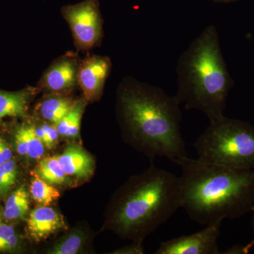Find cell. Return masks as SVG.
<instances>
[{
  "instance_id": "484cf974",
  "label": "cell",
  "mask_w": 254,
  "mask_h": 254,
  "mask_svg": "<svg viewBox=\"0 0 254 254\" xmlns=\"http://www.w3.org/2000/svg\"><path fill=\"white\" fill-rule=\"evenodd\" d=\"M213 1L217 3H224V4H227V3L234 2V1H239V0H213Z\"/></svg>"
},
{
  "instance_id": "603a6c76",
  "label": "cell",
  "mask_w": 254,
  "mask_h": 254,
  "mask_svg": "<svg viewBox=\"0 0 254 254\" xmlns=\"http://www.w3.org/2000/svg\"><path fill=\"white\" fill-rule=\"evenodd\" d=\"M16 182V179L9 176L5 171L3 164L0 165V197L6 195Z\"/></svg>"
},
{
  "instance_id": "9a60e30c",
  "label": "cell",
  "mask_w": 254,
  "mask_h": 254,
  "mask_svg": "<svg viewBox=\"0 0 254 254\" xmlns=\"http://www.w3.org/2000/svg\"><path fill=\"white\" fill-rule=\"evenodd\" d=\"M85 107L86 102L83 100L76 102L70 111L55 125L60 136L72 139L79 136L81 119Z\"/></svg>"
},
{
  "instance_id": "5b68a950",
  "label": "cell",
  "mask_w": 254,
  "mask_h": 254,
  "mask_svg": "<svg viewBox=\"0 0 254 254\" xmlns=\"http://www.w3.org/2000/svg\"><path fill=\"white\" fill-rule=\"evenodd\" d=\"M193 146L203 161L254 170V126L247 122L224 115L210 122Z\"/></svg>"
},
{
  "instance_id": "8992f818",
  "label": "cell",
  "mask_w": 254,
  "mask_h": 254,
  "mask_svg": "<svg viewBox=\"0 0 254 254\" xmlns=\"http://www.w3.org/2000/svg\"><path fill=\"white\" fill-rule=\"evenodd\" d=\"M62 14L69 25L78 48L89 49L99 42L103 33L99 0H83L66 5L62 9Z\"/></svg>"
},
{
  "instance_id": "44dd1931",
  "label": "cell",
  "mask_w": 254,
  "mask_h": 254,
  "mask_svg": "<svg viewBox=\"0 0 254 254\" xmlns=\"http://www.w3.org/2000/svg\"><path fill=\"white\" fill-rule=\"evenodd\" d=\"M15 144L18 154L25 156L28 155L27 128L26 126L20 127L15 134Z\"/></svg>"
},
{
  "instance_id": "f1b7e54d",
  "label": "cell",
  "mask_w": 254,
  "mask_h": 254,
  "mask_svg": "<svg viewBox=\"0 0 254 254\" xmlns=\"http://www.w3.org/2000/svg\"><path fill=\"white\" fill-rule=\"evenodd\" d=\"M0 121H1V119H0Z\"/></svg>"
},
{
  "instance_id": "ba28073f",
  "label": "cell",
  "mask_w": 254,
  "mask_h": 254,
  "mask_svg": "<svg viewBox=\"0 0 254 254\" xmlns=\"http://www.w3.org/2000/svg\"><path fill=\"white\" fill-rule=\"evenodd\" d=\"M110 68V60L104 57H90L82 63L78 68L77 81L85 100L94 101L100 98Z\"/></svg>"
},
{
  "instance_id": "ffe728a7",
  "label": "cell",
  "mask_w": 254,
  "mask_h": 254,
  "mask_svg": "<svg viewBox=\"0 0 254 254\" xmlns=\"http://www.w3.org/2000/svg\"><path fill=\"white\" fill-rule=\"evenodd\" d=\"M18 239L11 225L0 224V252H11L16 250Z\"/></svg>"
},
{
  "instance_id": "30bf717a",
  "label": "cell",
  "mask_w": 254,
  "mask_h": 254,
  "mask_svg": "<svg viewBox=\"0 0 254 254\" xmlns=\"http://www.w3.org/2000/svg\"><path fill=\"white\" fill-rule=\"evenodd\" d=\"M58 156L65 173L68 177L89 178L94 171V160L81 147L69 145Z\"/></svg>"
},
{
  "instance_id": "3957f363",
  "label": "cell",
  "mask_w": 254,
  "mask_h": 254,
  "mask_svg": "<svg viewBox=\"0 0 254 254\" xmlns=\"http://www.w3.org/2000/svg\"><path fill=\"white\" fill-rule=\"evenodd\" d=\"M176 72L175 96L180 104L187 110L202 112L209 122L224 116L234 81L215 26H207L180 55Z\"/></svg>"
},
{
  "instance_id": "d6986e66",
  "label": "cell",
  "mask_w": 254,
  "mask_h": 254,
  "mask_svg": "<svg viewBox=\"0 0 254 254\" xmlns=\"http://www.w3.org/2000/svg\"><path fill=\"white\" fill-rule=\"evenodd\" d=\"M28 138V156L30 158L38 160L43 157L45 153L43 142L37 136L34 126L26 125Z\"/></svg>"
},
{
  "instance_id": "52a82bcc",
  "label": "cell",
  "mask_w": 254,
  "mask_h": 254,
  "mask_svg": "<svg viewBox=\"0 0 254 254\" xmlns=\"http://www.w3.org/2000/svg\"><path fill=\"white\" fill-rule=\"evenodd\" d=\"M222 222L206 225L203 230L160 243L155 254H219L218 237Z\"/></svg>"
},
{
  "instance_id": "5bb4252c",
  "label": "cell",
  "mask_w": 254,
  "mask_h": 254,
  "mask_svg": "<svg viewBox=\"0 0 254 254\" xmlns=\"http://www.w3.org/2000/svg\"><path fill=\"white\" fill-rule=\"evenodd\" d=\"M36 172L42 180L53 186H62L69 184V177L65 173L58 156L42 159Z\"/></svg>"
},
{
  "instance_id": "6da1fadb",
  "label": "cell",
  "mask_w": 254,
  "mask_h": 254,
  "mask_svg": "<svg viewBox=\"0 0 254 254\" xmlns=\"http://www.w3.org/2000/svg\"><path fill=\"white\" fill-rule=\"evenodd\" d=\"M118 103L128 139L148 156L177 165L188 156L181 131V104L175 95L128 78L120 86Z\"/></svg>"
},
{
  "instance_id": "8fae6325",
  "label": "cell",
  "mask_w": 254,
  "mask_h": 254,
  "mask_svg": "<svg viewBox=\"0 0 254 254\" xmlns=\"http://www.w3.org/2000/svg\"><path fill=\"white\" fill-rule=\"evenodd\" d=\"M78 69L73 60L64 59L52 65L45 73L43 86L53 92L65 91L77 81Z\"/></svg>"
},
{
  "instance_id": "277c9868",
  "label": "cell",
  "mask_w": 254,
  "mask_h": 254,
  "mask_svg": "<svg viewBox=\"0 0 254 254\" xmlns=\"http://www.w3.org/2000/svg\"><path fill=\"white\" fill-rule=\"evenodd\" d=\"M181 207L180 177L152 165L120 196L112 212L110 227L124 237L141 242Z\"/></svg>"
},
{
  "instance_id": "7c38bea8",
  "label": "cell",
  "mask_w": 254,
  "mask_h": 254,
  "mask_svg": "<svg viewBox=\"0 0 254 254\" xmlns=\"http://www.w3.org/2000/svg\"><path fill=\"white\" fill-rule=\"evenodd\" d=\"M76 102L67 97L55 96L46 98L40 105L39 112L47 122L56 125L73 108Z\"/></svg>"
},
{
  "instance_id": "cb8c5ba5",
  "label": "cell",
  "mask_w": 254,
  "mask_h": 254,
  "mask_svg": "<svg viewBox=\"0 0 254 254\" xmlns=\"http://www.w3.org/2000/svg\"><path fill=\"white\" fill-rule=\"evenodd\" d=\"M0 150L6 161L12 159L13 154L11 148H9L6 141L1 138H0Z\"/></svg>"
},
{
  "instance_id": "ac0fdd59",
  "label": "cell",
  "mask_w": 254,
  "mask_h": 254,
  "mask_svg": "<svg viewBox=\"0 0 254 254\" xmlns=\"http://www.w3.org/2000/svg\"><path fill=\"white\" fill-rule=\"evenodd\" d=\"M86 240L83 230L76 229L57 242L48 253L50 254H75L81 250Z\"/></svg>"
},
{
  "instance_id": "e0dca14e",
  "label": "cell",
  "mask_w": 254,
  "mask_h": 254,
  "mask_svg": "<svg viewBox=\"0 0 254 254\" xmlns=\"http://www.w3.org/2000/svg\"><path fill=\"white\" fill-rule=\"evenodd\" d=\"M30 193L31 198L41 205L50 206L60 197L58 189L42 180L36 172L32 173Z\"/></svg>"
},
{
  "instance_id": "4316f807",
  "label": "cell",
  "mask_w": 254,
  "mask_h": 254,
  "mask_svg": "<svg viewBox=\"0 0 254 254\" xmlns=\"http://www.w3.org/2000/svg\"><path fill=\"white\" fill-rule=\"evenodd\" d=\"M6 160H5L4 156H3L2 153H1V150H0V165L6 163Z\"/></svg>"
},
{
  "instance_id": "2e32d148",
  "label": "cell",
  "mask_w": 254,
  "mask_h": 254,
  "mask_svg": "<svg viewBox=\"0 0 254 254\" xmlns=\"http://www.w3.org/2000/svg\"><path fill=\"white\" fill-rule=\"evenodd\" d=\"M30 208L29 193L24 185L15 190L5 203L4 217L7 220L24 218Z\"/></svg>"
},
{
  "instance_id": "4fadbf2b",
  "label": "cell",
  "mask_w": 254,
  "mask_h": 254,
  "mask_svg": "<svg viewBox=\"0 0 254 254\" xmlns=\"http://www.w3.org/2000/svg\"><path fill=\"white\" fill-rule=\"evenodd\" d=\"M28 98V92L0 91V119L24 117L27 111Z\"/></svg>"
},
{
  "instance_id": "d4e9b609",
  "label": "cell",
  "mask_w": 254,
  "mask_h": 254,
  "mask_svg": "<svg viewBox=\"0 0 254 254\" xmlns=\"http://www.w3.org/2000/svg\"><path fill=\"white\" fill-rule=\"evenodd\" d=\"M253 212L254 213V208L253 210ZM254 246V239L252 241V242H250V243L247 244V245L245 246V247H242V249H241V250L240 251V254H248L249 252H250V251L251 250V249Z\"/></svg>"
},
{
  "instance_id": "9c48e42d",
  "label": "cell",
  "mask_w": 254,
  "mask_h": 254,
  "mask_svg": "<svg viewBox=\"0 0 254 254\" xmlns=\"http://www.w3.org/2000/svg\"><path fill=\"white\" fill-rule=\"evenodd\" d=\"M30 236L37 242L46 240L51 235L66 229L63 215L51 207L41 205L30 213L27 221Z\"/></svg>"
},
{
  "instance_id": "7402d4cb",
  "label": "cell",
  "mask_w": 254,
  "mask_h": 254,
  "mask_svg": "<svg viewBox=\"0 0 254 254\" xmlns=\"http://www.w3.org/2000/svg\"><path fill=\"white\" fill-rule=\"evenodd\" d=\"M44 131H46L47 136V144L46 147L48 150H52L54 148L55 145L58 144L59 139V133L55 125L53 124H43L41 125Z\"/></svg>"
},
{
  "instance_id": "7a4b0ae2",
  "label": "cell",
  "mask_w": 254,
  "mask_h": 254,
  "mask_svg": "<svg viewBox=\"0 0 254 254\" xmlns=\"http://www.w3.org/2000/svg\"><path fill=\"white\" fill-rule=\"evenodd\" d=\"M177 165L182 169L181 208L193 221L208 225L253 212L254 170L228 168L188 156Z\"/></svg>"
},
{
  "instance_id": "83f0119b",
  "label": "cell",
  "mask_w": 254,
  "mask_h": 254,
  "mask_svg": "<svg viewBox=\"0 0 254 254\" xmlns=\"http://www.w3.org/2000/svg\"><path fill=\"white\" fill-rule=\"evenodd\" d=\"M1 223V218H0V224Z\"/></svg>"
}]
</instances>
